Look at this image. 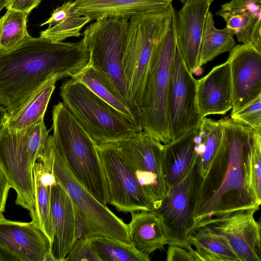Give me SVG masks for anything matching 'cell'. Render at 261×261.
Listing matches in <instances>:
<instances>
[{"instance_id":"obj_24","label":"cell","mask_w":261,"mask_h":261,"mask_svg":"<svg viewBox=\"0 0 261 261\" xmlns=\"http://www.w3.org/2000/svg\"><path fill=\"white\" fill-rule=\"evenodd\" d=\"M198 128L192 129L164 144V172L167 189L181 181L193 164Z\"/></svg>"},{"instance_id":"obj_29","label":"cell","mask_w":261,"mask_h":261,"mask_svg":"<svg viewBox=\"0 0 261 261\" xmlns=\"http://www.w3.org/2000/svg\"><path fill=\"white\" fill-rule=\"evenodd\" d=\"M245 183L248 191L258 207L261 204V129H252L249 135L245 163Z\"/></svg>"},{"instance_id":"obj_3","label":"cell","mask_w":261,"mask_h":261,"mask_svg":"<svg viewBox=\"0 0 261 261\" xmlns=\"http://www.w3.org/2000/svg\"><path fill=\"white\" fill-rule=\"evenodd\" d=\"M177 11L171 5L155 44L139 108L143 131L164 144L171 141L167 105L177 47Z\"/></svg>"},{"instance_id":"obj_9","label":"cell","mask_w":261,"mask_h":261,"mask_svg":"<svg viewBox=\"0 0 261 261\" xmlns=\"http://www.w3.org/2000/svg\"><path fill=\"white\" fill-rule=\"evenodd\" d=\"M167 11L140 14L128 20L123 71L130 99L139 109L151 58L165 22Z\"/></svg>"},{"instance_id":"obj_33","label":"cell","mask_w":261,"mask_h":261,"mask_svg":"<svg viewBox=\"0 0 261 261\" xmlns=\"http://www.w3.org/2000/svg\"><path fill=\"white\" fill-rule=\"evenodd\" d=\"M230 118L235 122L255 130L261 129V95L236 112Z\"/></svg>"},{"instance_id":"obj_6","label":"cell","mask_w":261,"mask_h":261,"mask_svg":"<svg viewBox=\"0 0 261 261\" xmlns=\"http://www.w3.org/2000/svg\"><path fill=\"white\" fill-rule=\"evenodd\" d=\"M60 95L63 104L96 146L113 143L143 131L76 79L64 82Z\"/></svg>"},{"instance_id":"obj_25","label":"cell","mask_w":261,"mask_h":261,"mask_svg":"<svg viewBox=\"0 0 261 261\" xmlns=\"http://www.w3.org/2000/svg\"><path fill=\"white\" fill-rule=\"evenodd\" d=\"M57 81L54 79L46 82L21 105L8 113L4 125L11 130L18 131L44 118Z\"/></svg>"},{"instance_id":"obj_14","label":"cell","mask_w":261,"mask_h":261,"mask_svg":"<svg viewBox=\"0 0 261 261\" xmlns=\"http://www.w3.org/2000/svg\"><path fill=\"white\" fill-rule=\"evenodd\" d=\"M257 210H241L206 219L196 224L191 232L206 226L227 240L241 261H260V224L254 217Z\"/></svg>"},{"instance_id":"obj_1","label":"cell","mask_w":261,"mask_h":261,"mask_svg":"<svg viewBox=\"0 0 261 261\" xmlns=\"http://www.w3.org/2000/svg\"><path fill=\"white\" fill-rule=\"evenodd\" d=\"M89 59L83 39L72 43L31 36L0 51V104L12 111L46 82L75 76Z\"/></svg>"},{"instance_id":"obj_18","label":"cell","mask_w":261,"mask_h":261,"mask_svg":"<svg viewBox=\"0 0 261 261\" xmlns=\"http://www.w3.org/2000/svg\"><path fill=\"white\" fill-rule=\"evenodd\" d=\"M0 245L13 253L19 261H43L50 251L46 236L31 222L0 221Z\"/></svg>"},{"instance_id":"obj_39","label":"cell","mask_w":261,"mask_h":261,"mask_svg":"<svg viewBox=\"0 0 261 261\" xmlns=\"http://www.w3.org/2000/svg\"><path fill=\"white\" fill-rule=\"evenodd\" d=\"M8 114L7 111L0 104V131L6 119Z\"/></svg>"},{"instance_id":"obj_11","label":"cell","mask_w":261,"mask_h":261,"mask_svg":"<svg viewBox=\"0 0 261 261\" xmlns=\"http://www.w3.org/2000/svg\"><path fill=\"white\" fill-rule=\"evenodd\" d=\"M106 181L108 203L119 212L152 209L130 168L113 143L96 146Z\"/></svg>"},{"instance_id":"obj_30","label":"cell","mask_w":261,"mask_h":261,"mask_svg":"<svg viewBox=\"0 0 261 261\" xmlns=\"http://www.w3.org/2000/svg\"><path fill=\"white\" fill-rule=\"evenodd\" d=\"M188 242L192 247L214 255L220 261H241L227 240L206 226H199L192 231Z\"/></svg>"},{"instance_id":"obj_16","label":"cell","mask_w":261,"mask_h":261,"mask_svg":"<svg viewBox=\"0 0 261 261\" xmlns=\"http://www.w3.org/2000/svg\"><path fill=\"white\" fill-rule=\"evenodd\" d=\"M210 4L206 0H190L177 12V45L192 74L199 70L200 49Z\"/></svg>"},{"instance_id":"obj_5","label":"cell","mask_w":261,"mask_h":261,"mask_svg":"<svg viewBox=\"0 0 261 261\" xmlns=\"http://www.w3.org/2000/svg\"><path fill=\"white\" fill-rule=\"evenodd\" d=\"M41 118L18 131L3 125L0 131V167L16 193L15 203L29 211L35 208L33 167L45 152L51 135Z\"/></svg>"},{"instance_id":"obj_23","label":"cell","mask_w":261,"mask_h":261,"mask_svg":"<svg viewBox=\"0 0 261 261\" xmlns=\"http://www.w3.org/2000/svg\"><path fill=\"white\" fill-rule=\"evenodd\" d=\"M128 224V237L135 249L150 258L157 250L168 244L161 221L152 210L134 212Z\"/></svg>"},{"instance_id":"obj_20","label":"cell","mask_w":261,"mask_h":261,"mask_svg":"<svg viewBox=\"0 0 261 261\" xmlns=\"http://www.w3.org/2000/svg\"><path fill=\"white\" fill-rule=\"evenodd\" d=\"M216 14L239 42L249 43L261 52V0H231Z\"/></svg>"},{"instance_id":"obj_22","label":"cell","mask_w":261,"mask_h":261,"mask_svg":"<svg viewBox=\"0 0 261 261\" xmlns=\"http://www.w3.org/2000/svg\"><path fill=\"white\" fill-rule=\"evenodd\" d=\"M173 0H75L74 8L79 15L91 20L106 17L129 19L140 14L164 12Z\"/></svg>"},{"instance_id":"obj_17","label":"cell","mask_w":261,"mask_h":261,"mask_svg":"<svg viewBox=\"0 0 261 261\" xmlns=\"http://www.w3.org/2000/svg\"><path fill=\"white\" fill-rule=\"evenodd\" d=\"M53 239L50 251L55 261H64L77 240V218L66 191L57 181L51 194Z\"/></svg>"},{"instance_id":"obj_26","label":"cell","mask_w":261,"mask_h":261,"mask_svg":"<svg viewBox=\"0 0 261 261\" xmlns=\"http://www.w3.org/2000/svg\"><path fill=\"white\" fill-rule=\"evenodd\" d=\"M91 21L88 17L78 15L74 2L69 0L55 9L50 17L40 26L48 24L40 32V37L53 42H61L70 37H79L82 28Z\"/></svg>"},{"instance_id":"obj_27","label":"cell","mask_w":261,"mask_h":261,"mask_svg":"<svg viewBox=\"0 0 261 261\" xmlns=\"http://www.w3.org/2000/svg\"><path fill=\"white\" fill-rule=\"evenodd\" d=\"M72 79L82 82L97 96L136 123L143 129L141 124L127 106L118 91L89 63Z\"/></svg>"},{"instance_id":"obj_13","label":"cell","mask_w":261,"mask_h":261,"mask_svg":"<svg viewBox=\"0 0 261 261\" xmlns=\"http://www.w3.org/2000/svg\"><path fill=\"white\" fill-rule=\"evenodd\" d=\"M167 112L171 141L199 127L202 118L197 101V80L188 70L177 45Z\"/></svg>"},{"instance_id":"obj_2","label":"cell","mask_w":261,"mask_h":261,"mask_svg":"<svg viewBox=\"0 0 261 261\" xmlns=\"http://www.w3.org/2000/svg\"><path fill=\"white\" fill-rule=\"evenodd\" d=\"M220 120L225 133L224 142L204 176L199 177L197 174L193 228L206 219L259 207L251 198L245 178L247 143L252 128L238 124L228 116Z\"/></svg>"},{"instance_id":"obj_37","label":"cell","mask_w":261,"mask_h":261,"mask_svg":"<svg viewBox=\"0 0 261 261\" xmlns=\"http://www.w3.org/2000/svg\"><path fill=\"white\" fill-rule=\"evenodd\" d=\"M11 188V184L0 167V211L2 212L5 211L9 191Z\"/></svg>"},{"instance_id":"obj_41","label":"cell","mask_w":261,"mask_h":261,"mask_svg":"<svg viewBox=\"0 0 261 261\" xmlns=\"http://www.w3.org/2000/svg\"><path fill=\"white\" fill-rule=\"evenodd\" d=\"M180 2H181L182 3L184 4L186 2H187L189 1L190 0H179ZM209 4L211 5L212 2H213L215 0H206Z\"/></svg>"},{"instance_id":"obj_40","label":"cell","mask_w":261,"mask_h":261,"mask_svg":"<svg viewBox=\"0 0 261 261\" xmlns=\"http://www.w3.org/2000/svg\"><path fill=\"white\" fill-rule=\"evenodd\" d=\"M9 0H0V12L4 8L6 7Z\"/></svg>"},{"instance_id":"obj_15","label":"cell","mask_w":261,"mask_h":261,"mask_svg":"<svg viewBox=\"0 0 261 261\" xmlns=\"http://www.w3.org/2000/svg\"><path fill=\"white\" fill-rule=\"evenodd\" d=\"M227 61L231 74L232 114L261 95V53L249 43L236 45Z\"/></svg>"},{"instance_id":"obj_21","label":"cell","mask_w":261,"mask_h":261,"mask_svg":"<svg viewBox=\"0 0 261 261\" xmlns=\"http://www.w3.org/2000/svg\"><path fill=\"white\" fill-rule=\"evenodd\" d=\"M197 101L202 118L212 114L224 115L231 109V74L227 61L197 80Z\"/></svg>"},{"instance_id":"obj_42","label":"cell","mask_w":261,"mask_h":261,"mask_svg":"<svg viewBox=\"0 0 261 261\" xmlns=\"http://www.w3.org/2000/svg\"><path fill=\"white\" fill-rule=\"evenodd\" d=\"M5 219V217H4V215L3 214V212L0 211V221L4 220Z\"/></svg>"},{"instance_id":"obj_12","label":"cell","mask_w":261,"mask_h":261,"mask_svg":"<svg viewBox=\"0 0 261 261\" xmlns=\"http://www.w3.org/2000/svg\"><path fill=\"white\" fill-rule=\"evenodd\" d=\"M196 154L187 175L177 184L167 189L158 206L152 210L159 218L168 245L188 249V237L193 228L194 195L197 176Z\"/></svg>"},{"instance_id":"obj_19","label":"cell","mask_w":261,"mask_h":261,"mask_svg":"<svg viewBox=\"0 0 261 261\" xmlns=\"http://www.w3.org/2000/svg\"><path fill=\"white\" fill-rule=\"evenodd\" d=\"M54 143L52 136L44 154L33 167L35 208L31 221L48 239L51 244L53 227L51 215V194L57 182L54 172Z\"/></svg>"},{"instance_id":"obj_36","label":"cell","mask_w":261,"mask_h":261,"mask_svg":"<svg viewBox=\"0 0 261 261\" xmlns=\"http://www.w3.org/2000/svg\"><path fill=\"white\" fill-rule=\"evenodd\" d=\"M41 1L42 0H9L6 8L21 11L28 15Z\"/></svg>"},{"instance_id":"obj_8","label":"cell","mask_w":261,"mask_h":261,"mask_svg":"<svg viewBox=\"0 0 261 261\" xmlns=\"http://www.w3.org/2000/svg\"><path fill=\"white\" fill-rule=\"evenodd\" d=\"M54 152L55 176L67 192L75 208L77 239L102 236L131 245L127 224L98 201L76 179L55 144Z\"/></svg>"},{"instance_id":"obj_35","label":"cell","mask_w":261,"mask_h":261,"mask_svg":"<svg viewBox=\"0 0 261 261\" xmlns=\"http://www.w3.org/2000/svg\"><path fill=\"white\" fill-rule=\"evenodd\" d=\"M167 261H195L192 254L185 248L169 245L166 253Z\"/></svg>"},{"instance_id":"obj_10","label":"cell","mask_w":261,"mask_h":261,"mask_svg":"<svg viewBox=\"0 0 261 261\" xmlns=\"http://www.w3.org/2000/svg\"><path fill=\"white\" fill-rule=\"evenodd\" d=\"M130 168L155 208L167 188L164 172V144L144 131L113 143Z\"/></svg>"},{"instance_id":"obj_34","label":"cell","mask_w":261,"mask_h":261,"mask_svg":"<svg viewBox=\"0 0 261 261\" xmlns=\"http://www.w3.org/2000/svg\"><path fill=\"white\" fill-rule=\"evenodd\" d=\"M64 261H101L93 248L90 238L77 239Z\"/></svg>"},{"instance_id":"obj_4","label":"cell","mask_w":261,"mask_h":261,"mask_svg":"<svg viewBox=\"0 0 261 261\" xmlns=\"http://www.w3.org/2000/svg\"><path fill=\"white\" fill-rule=\"evenodd\" d=\"M52 138L58 151L76 179L107 205L106 181L97 147L62 102L52 111Z\"/></svg>"},{"instance_id":"obj_32","label":"cell","mask_w":261,"mask_h":261,"mask_svg":"<svg viewBox=\"0 0 261 261\" xmlns=\"http://www.w3.org/2000/svg\"><path fill=\"white\" fill-rule=\"evenodd\" d=\"M91 244L101 261H149L133 246L110 237L96 236L90 238Z\"/></svg>"},{"instance_id":"obj_38","label":"cell","mask_w":261,"mask_h":261,"mask_svg":"<svg viewBox=\"0 0 261 261\" xmlns=\"http://www.w3.org/2000/svg\"><path fill=\"white\" fill-rule=\"evenodd\" d=\"M0 261H19L11 251L0 245Z\"/></svg>"},{"instance_id":"obj_7","label":"cell","mask_w":261,"mask_h":261,"mask_svg":"<svg viewBox=\"0 0 261 261\" xmlns=\"http://www.w3.org/2000/svg\"><path fill=\"white\" fill-rule=\"evenodd\" d=\"M128 25L125 18H100L85 29L83 39L89 51V63L116 88L142 125L140 110L130 99L123 71Z\"/></svg>"},{"instance_id":"obj_31","label":"cell","mask_w":261,"mask_h":261,"mask_svg":"<svg viewBox=\"0 0 261 261\" xmlns=\"http://www.w3.org/2000/svg\"><path fill=\"white\" fill-rule=\"evenodd\" d=\"M0 18V51H7L31 37L27 31L28 14L12 9H7Z\"/></svg>"},{"instance_id":"obj_28","label":"cell","mask_w":261,"mask_h":261,"mask_svg":"<svg viewBox=\"0 0 261 261\" xmlns=\"http://www.w3.org/2000/svg\"><path fill=\"white\" fill-rule=\"evenodd\" d=\"M231 31L225 27L216 29L213 15L209 11L206 18L200 49L198 67L199 68L215 57L226 51H230L236 45Z\"/></svg>"}]
</instances>
